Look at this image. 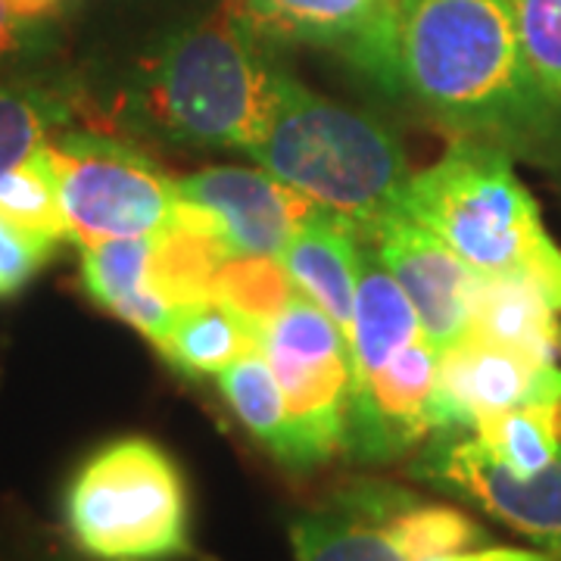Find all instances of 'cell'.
Wrapping results in <instances>:
<instances>
[{
    "label": "cell",
    "mask_w": 561,
    "mask_h": 561,
    "mask_svg": "<svg viewBox=\"0 0 561 561\" xmlns=\"http://www.w3.org/2000/svg\"><path fill=\"white\" fill-rule=\"evenodd\" d=\"M359 260L362 238L353 231V225L321 206L280 253V262L297 290L334 319L346 341L353 324Z\"/></svg>",
    "instance_id": "obj_16"
},
{
    "label": "cell",
    "mask_w": 561,
    "mask_h": 561,
    "mask_svg": "<svg viewBox=\"0 0 561 561\" xmlns=\"http://www.w3.org/2000/svg\"><path fill=\"white\" fill-rule=\"evenodd\" d=\"M421 319L397 278L378 260L375 247L362 241L359 284L350 324V356L353 381L375 375L400 353L405 343L421 337Z\"/></svg>",
    "instance_id": "obj_18"
},
{
    "label": "cell",
    "mask_w": 561,
    "mask_h": 561,
    "mask_svg": "<svg viewBox=\"0 0 561 561\" xmlns=\"http://www.w3.org/2000/svg\"><path fill=\"white\" fill-rule=\"evenodd\" d=\"M524 60L542 91L561 103V0H512Z\"/></svg>",
    "instance_id": "obj_26"
},
{
    "label": "cell",
    "mask_w": 561,
    "mask_h": 561,
    "mask_svg": "<svg viewBox=\"0 0 561 561\" xmlns=\"http://www.w3.org/2000/svg\"><path fill=\"white\" fill-rule=\"evenodd\" d=\"M421 561H559L542 549H518V546H468L453 552H437Z\"/></svg>",
    "instance_id": "obj_29"
},
{
    "label": "cell",
    "mask_w": 561,
    "mask_h": 561,
    "mask_svg": "<svg viewBox=\"0 0 561 561\" xmlns=\"http://www.w3.org/2000/svg\"><path fill=\"white\" fill-rule=\"evenodd\" d=\"M262 353L284 393L294 440L290 471H312L343 453L353 390L350 341L321 306L297 294L265 324Z\"/></svg>",
    "instance_id": "obj_8"
},
{
    "label": "cell",
    "mask_w": 561,
    "mask_h": 561,
    "mask_svg": "<svg viewBox=\"0 0 561 561\" xmlns=\"http://www.w3.org/2000/svg\"><path fill=\"white\" fill-rule=\"evenodd\" d=\"M0 216L25 231L60 243L69 241L60 201V172L50 140H44L38 150H32L0 179Z\"/></svg>",
    "instance_id": "obj_23"
},
{
    "label": "cell",
    "mask_w": 561,
    "mask_h": 561,
    "mask_svg": "<svg viewBox=\"0 0 561 561\" xmlns=\"http://www.w3.org/2000/svg\"><path fill=\"white\" fill-rule=\"evenodd\" d=\"M181 203H191L219 221L231 253L278 256L306 219L319 209L265 169L209 165L175 181Z\"/></svg>",
    "instance_id": "obj_14"
},
{
    "label": "cell",
    "mask_w": 561,
    "mask_h": 561,
    "mask_svg": "<svg viewBox=\"0 0 561 561\" xmlns=\"http://www.w3.org/2000/svg\"><path fill=\"white\" fill-rule=\"evenodd\" d=\"M290 542L297 561H421L481 546L486 534L459 508L387 483H356L300 515Z\"/></svg>",
    "instance_id": "obj_6"
},
{
    "label": "cell",
    "mask_w": 561,
    "mask_h": 561,
    "mask_svg": "<svg viewBox=\"0 0 561 561\" xmlns=\"http://www.w3.org/2000/svg\"><path fill=\"white\" fill-rule=\"evenodd\" d=\"M241 20L268 38L319 47L381 91L400 88V0H238Z\"/></svg>",
    "instance_id": "obj_10"
},
{
    "label": "cell",
    "mask_w": 561,
    "mask_h": 561,
    "mask_svg": "<svg viewBox=\"0 0 561 561\" xmlns=\"http://www.w3.org/2000/svg\"><path fill=\"white\" fill-rule=\"evenodd\" d=\"M490 459L515 474H537L561 453V387L465 431Z\"/></svg>",
    "instance_id": "obj_21"
},
{
    "label": "cell",
    "mask_w": 561,
    "mask_h": 561,
    "mask_svg": "<svg viewBox=\"0 0 561 561\" xmlns=\"http://www.w3.org/2000/svg\"><path fill=\"white\" fill-rule=\"evenodd\" d=\"M41 22L44 20L22 16L7 0H0V60H10V57H16L22 50H28L38 41Z\"/></svg>",
    "instance_id": "obj_28"
},
{
    "label": "cell",
    "mask_w": 561,
    "mask_h": 561,
    "mask_svg": "<svg viewBox=\"0 0 561 561\" xmlns=\"http://www.w3.org/2000/svg\"><path fill=\"white\" fill-rule=\"evenodd\" d=\"M300 290L278 256H228L213 278V300L228 302L262 331Z\"/></svg>",
    "instance_id": "obj_25"
},
{
    "label": "cell",
    "mask_w": 561,
    "mask_h": 561,
    "mask_svg": "<svg viewBox=\"0 0 561 561\" xmlns=\"http://www.w3.org/2000/svg\"><path fill=\"white\" fill-rule=\"evenodd\" d=\"M16 13L22 16H28V20H44L47 13H54L57 10V3L60 0H7Z\"/></svg>",
    "instance_id": "obj_30"
},
{
    "label": "cell",
    "mask_w": 561,
    "mask_h": 561,
    "mask_svg": "<svg viewBox=\"0 0 561 561\" xmlns=\"http://www.w3.org/2000/svg\"><path fill=\"white\" fill-rule=\"evenodd\" d=\"M468 337L559 365L561 297L527 275H478L468 309Z\"/></svg>",
    "instance_id": "obj_15"
},
{
    "label": "cell",
    "mask_w": 561,
    "mask_h": 561,
    "mask_svg": "<svg viewBox=\"0 0 561 561\" xmlns=\"http://www.w3.org/2000/svg\"><path fill=\"white\" fill-rule=\"evenodd\" d=\"M400 88L456 138L561 160V103L524 60L512 0H400Z\"/></svg>",
    "instance_id": "obj_1"
},
{
    "label": "cell",
    "mask_w": 561,
    "mask_h": 561,
    "mask_svg": "<svg viewBox=\"0 0 561 561\" xmlns=\"http://www.w3.org/2000/svg\"><path fill=\"white\" fill-rule=\"evenodd\" d=\"M440 350L424 334L405 343L375 375L353 381L343 456L356 465H387L434 434L431 400Z\"/></svg>",
    "instance_id": "obj_11"
},
{
    "label": "cell",
    "mask_w": 561,
    "mask_h": 561,
    "mask_svg": "<svg viewBox=\"0 0 561 561\" xmlns=\"http://www.w3.org/2000/svg\"><path fill=\"white\" fill-rule=\"evenodd\" d=\"M72 116V101L44 84H0V179L50 140Z\"/></svg>",
    "instance_id": "obj_24"
},
{
    "label": "cell",
    "mask_w": 561,
    "mask_h": 561,
    "mask_svg": "<svg viewBox=\"0 0 561 561\" xmlns=\"http://www.w3.org/2000/svg\"><path fill=\"white\" fill-rule=\"evenodd\" d=\"M216 383L228 409L253 434V440H260L284 468H294V440H290L284 393L265 353L260 350L243 356L241 362L216 375Z\"/></svg>",
    "instance_id": "obj_22"
},
{
    "label": "cell",
    "mask_w": 561,
    "mask_h": 561,
    "mask_svg": "<svg viewBox=\"0 0 561 561\" xmlns=\"http://www.w3.org/2000/svg\"><path fill=\"white\" fill-rule=\"evenodd\" d=\"M234 256L219 231V221L191 203L175 206V216L153 234L150 280L172 309L213 300V278L221 262Z\"/></svg>",
    "instance_id": "obj_19"
},
{
    "label": "cell",
    "mask_w": 561,
    "mask_h": 561,
    "mask_svg": "<svg viewBox=\"0 0 561 561\" xmlns=\"http://www.w3.org/2000/svg\"><path fill=\"white\" fill-rule=\"evenodd\" d=\"M150 250L153 234L81 247V287L101 309L157 346L175 309L153 290Z\"/></svg>",
    "instance_id": "obj_17"
},
{
    "label": "cell",
    "mask_w": 561,
    "mask_h": 561,
    "mask_svg": "<svg viewBox=\"0 0 561 561\" xmlns=\"http://www.w3.org/2000/svg\"><path fill=\"white\" fill-rule=\"evenodd\" d=\"M512 160L496 144L456 138L440 160L412 172L405 209L478 275H527L561 297V247Z\"/></svg>",
    "instance_id": "obj_4"
},
{
    "label": "cell",
    "mask_w": 561,
    "mask_h": 561,
    "mask_svg": "<svg viewBox=\"0 0 561 561\" xmlns=\"http://www.w3.org/2000/svg\"><path fill=\"white\" fill-rule=\"evenodd\" d=\"M561 387V368L496 343L461 337L440 350L431 400L434 434H465L474 421L518 409Z\"/></svg>",
    "instance_id": "obj_12"
},
{
    "label": "cell",
    "mask_w": 561,
    "mask_h": 561,
    "mask_svg": "<svg viewBox=\"0 0 561 561\" xmlns=\"http://www.w3.org/2000/svg\"><path fill=\"white\" fill-rule=\"evenodd\" d=\"M278 66L231 7L162 41L144 62L125 113L144 135L201 150H243L260 138Z\"/></svg>",
    "instance_id": "obj_3"
},
{
    "label": "cell",
    "mask_w": 561,
    "mask_h": 561,
    "mask_svg": "<svg viewBox=\"0 0 561 561\" xmlns=\"http://www.w3.org/2000/svg\"><path fill=\"white\" fill-rule=\"evenodd\" d=\"M262 334L256 321L243 319L228 302L197 300L172 312L157 350L191 378H216L243 356L260 353Z\"/></svg>",
    "instance_id": "obj_20"
},
{
    "label": "cell",
    "mask_w": 561,
    "mask_h": 561,
    "mask_svg": "<svg viewBox=\"0 0 561 561\" xmlns=\"http://www.w3.org/2000/svg\"><path fill=\"white\" fill-rule=\"evenodd\" d=\"M50 147L69 241L79 250L119 238H150L175 216V181L135 144L103 131H60Z\"/></svg>",
    "instance_id": "obj_7"
},
{
    "label": "cell",
    "mask_w": 561,
    "mask_h": 561,
    "mask_svg": "<svg viewBox=\"0 0 561 561\" xmlns=\"http://www.w3.org/2000/svg\"><path fill=\"white\" fill-rule=\"evenodd\" d=\"M69 537L94 561H175L194 552L179 461L150 437L98 446L66 483Z\"/></svg>",
    "instance_id": "obj_5"
},
{
    "label": "cell",
    "mask_w": 561,
    "mask_h": 561,
    "mask_svg": "<svg viewBox=\"0 0 561 561\" xmlns=\"http://www.w3.org/2000/svg\"><path fill=\"white\" fill-rule=\"evenodd\" d=\"M368 243L415 306L427 341L446 350L468 334V309L478 272L449 243L409 209L393 213Z\"/></svg>",
    "instance_id": "obj_13"
},
{
    "label": "cell",
    "mask_w": 561,
    "mask_h": 561,
    "mask_svg": "<svg viewBox=\"0 0 561 561\" xmlns=\"http://www.w3.org/2000/svg\"><path fill=\"white\" fill-rule=\"evenodd\" d=\"M412 474L481 505L561 561V453L537 474H515L490 459L468 434H437L415 459Z\"/></svg>",
    "instance_id": "obj_9"
},
{
    "label": "cell",
    "mask_w": 561,
    "mask_h": 561,
    "mask_svg": "<svg viewBox=\"0 0 561 561\" xmlns=\"http://www.w3.org/2000/svg\"><path fill=\"white\" fill-rule=\"evenodd\" d=\"M60 241L25 231L0 216V300L16 297L47 262H54Z\"/></svg>",
    "instance_id": "obj_27"
},
{
    "label": "cell",
    "mask_w": 561,
    "mask_h": 561,
    "mask_svg": "<svg viewBox=\"0 0 561 561\" xmlns=\"http://www.w3.org/2000/svg\"><path fill=\"white\" fill-rule=\"evenodd\" d=\"M247 157L350 221L362 241L405 209L412 169L400 140L368 113L321 98L280 66L268 119Z\"/></svg>",
    "instance_id": "obj_2"
}]
</instances>
